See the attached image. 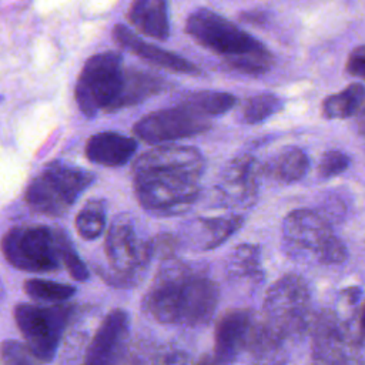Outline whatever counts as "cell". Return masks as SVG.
I'll return each mask as SVG.
<instances>
[{
    "mask_svg": "<svg viewBox=\"0 0 365 365\" xmlns=\"http://www.w3.org/2000/svg\"><path fill=\"white\" fill-rule=\"evenodd\" d=\"M125 73L123 56L114 50L88 57L74 87L78 110L87 118L96 117L101 110L110 113L123 91Z\"/></svg>",
    "mask_w": 365,
    "mask_h": 365,
    "instance_id": "cell-9",
    "label": "cell"
},
{
    "mask_svg": "<svg viewBox=\"0 0 365 365\" xmlns=\"http://www.w3.org/2000/svg\"><path fill=\"white\" fill-rule=\"evenodd\" d=\"M314 317L311 291L302 277L287 274L268 288L262 319L285 342L291 344L311 331Z\"/></svg>",
    "mask_w": 365,
    "mask_h": 365,
    "instance_id": "cell-6",
    "label": "cell"
},
{
    "mask_svg": "<svg viewBox=\"0 0 365 365\" xmlns=\"http://www.w3.org/2000/svg\"><path fill=\"white\" fill-rule=\"evenodd\" d=\"M356 117H358V124H359V130L365 134V101H364V104H362V107H361V110L358 111V114H356Z\"/></svg>",
    "mask_w": 365,
    "mask_h": 365,
    "instance_id": "cell-36",
    "label": "cell"
},
{
    "mask_svg": "<svg viewBox=\"0 0 365 365\" xmlns=\"http://www.w3.org/2000/svg\"><path fill=\"white\" fill-rule=\"evenodd\" d=\"M130 317L124 309H111L94 332L84 355V365H120L127 349Z\"/></svg>",
    "mask_w": 365,
    "mask_h": 365,
    "instance_id": "cell-13",
    "label": "cell"
},
{
    "mask_svg": "<svg viewBox=\"0 0 365 365\" xmlns=\"http://www.w3.org/2000/svg\"><path fill=\"white\" fill-rule=\"evenodd\" d=\"M1 365H43L26 344L16 339H4L1 344Z\"/></svg>",
    "mask_w": 365,
    "mask_h": 365,
    "instance_id": "cell-30",
    "label": "cell"
},
{
    "mask_svg": "<svg viewBox=\"0 0 365 365\" xmlns=\"http://www.w3.org/2000/svg\"><path fill=\"white\" fill-rule=\"evenodd\" d=\"M185 31L241 74L261 76L272 67V54L259 40L210 9L192 10L185 20Z\"/></svg>",
    "mask_w": 365,
    "mask_h": 365,
    "instance_id": "cell-3",
    "label": "cell"
},
{
    "mask_svg": "<svg viewBox=\"0 0 365 365\" xmlns=\"http://www.w3.org/2000/svg\"><path fill=\"white\" fill-rule=\"evenodd\" d=\"M218 198L227 207L250 208L258 197V165L251 154H240L222 170L217 184Z\"/></svg>",
    "mask_w": 365,
    "mask_h": 365,
    "instance_id": "cell-14",
    "label": "cell"
},
{
    "mask_svg": "<svg viewBox=\"0 0 365 365\" xmlns=\"http://www.w3.org/2000/svg\"><path fill=\"white\" fill-rule=\"evenodd\" d=\"M241 215L225 217H200L192 227L188 228L187 235L201 250H214L232 237L242 225Z\"/></svg>",
    "mask_w": 365,
    "mask_h": 365,
    "instance_id": "cell-20",
    "label": "cell"
},
{
    "mask_svg": "<svg viewBox=\"0 0 365 365\" xmlns=\"http://www.w3.org/2000/svg\"><path fill=\"white\" fill-rule=\"evenodd\" d=\"M349 167V157L338 150L325 151L319 160L318 171L324 178H331L342 174Z\"/></svg>",
    "mask_w": 365,
    "mask_h": 365,
    "instance_id": "cell-31",
    "label": "cell"
},
{
    "mask_svg": "<svg viewBox=\"0 0 365 365\" xmlns=\"http://www.w3.org/2000/svg\"><path fill=\"white\" fill-rule=\"evenodd\" d=\"M70 237L61 228L47 225H17L1 240L6 261L26 272H51L63 265V254Z\"/></svg>",
    "mask_w": 365,
    "mask_h": 365,
    "instance_id": "cell-7",
    "label": "cell"
},
{
    "mask_svg": "<svg viewBox=\"0 0 365 365\" xmlns=\"http://www.w3.org/2000/svg\"><path fill=\"white\" fill-rule=\"evenodd\" d=\"M241 19L248 21V23H254V24H262L265 23L267 17H265V11L262 10H251V11H245L241 14Z\"/></svg>",
    "mask_w": 365,
    "mask_h": 365,
    "instance_id": "cell-34",
    "label": "cell"
},
{
    "mask_svg": "<svg viewBox=\"0 0 365 365\" xmlns=\"http://www.w3.org/2000/svg\"><path fill=\"white\" fill-rule=\"evenodd\" d=\"M13 315L29 349L43 362H51L73 315V307L17 304Z\"/></svg>",
    "mask_w": 365,
    "mask_h": 365,
    "instance_id": "cell-11",
    "label": "cell"
},
{
    "mask_svg": "<svg viewBox=\"0 0 365 365\" xmlns=\"http://www.w3.org/2000/svg\"><path fill=\"white\" fill-rule=\"evenodd\" d=\"M359 334L362 338H365V304L359 314Z\"/></svg>",
    "mask_w": 365,
    "mask_h": 365,
    "instance_id": "cell-37",
    "label": "cell"
},
{
    "mask_svg": "<svg viewBox=\"0 0 365 365\" xmlns=\"http://www.w3.org/2000/svg\"><path fill=\"white\" fill-rule=\"evenodd\" d=\"M346 71L356 77L365 80V46L355 47L346 60Z\"/></svg>",
    "mask_w": 365,
    "mask_h": 365,
    "instance_id": "cell-33",
    "label": "cell"
},
{
    "mask_svg": "<svg viewBox=\"0 0 365 365\" xmlns=\"http://www.w3.org/2000/svg\"><path fill=\"white\" fill-rule=\"evenodd\" d=\"M107 205L101 198L88 200L76 217V230L84 240H96L106 230Z\"/></svg>",
    "mask_w": 365,
    "mask_h": 365,
    "instance_id": "cell-26",
    "label": "cell"
},
{
    "mask_svg": "<svg viewBox=\"0 0 365 365\" xmlns=\"http://www.w3.org/2000/svg\"><path fill=\"white\" fill-rule=\"evenodd\" d=\"M359 334L349 319L332 309H322L311 325L312 365H365Z\"/></svg>",
    "mask_w": 365,
    "mask_h": 365,
    "instance_id": "cell-10",
    "label": "cell"
},
{
    "mask_svg": "<svg viewBox=\"0 0 365 365\" xmlns=\"http://www.w3.org/2000/svg\"><path fill=\"white\" fill-rule=\"evenodd\" d=\"M282 245L294 259H315L335 265L346 259L345 244L334 234L328 218L314 210L299 208L282 221Z\"/></svg>",
    "mask_w": 365,
    "mask_h": 365,
    "instance_id": "cell-5",
    "label": "cell"
},
{
    "mask_svg": "<svg viewBox=\"0 0 365 365\" xmlns=\"http://www.w3.org/2000/svg\"><path fill=\"white\" fill-rule=\"evenodd\" d=\"M93 181V173L56 160L30 180L24 201L34 212L58 217L73 207Z\"/></svg>",
    "mask_w": 365,
    "mask_h": 365,
    "instance_id": "cell-8",
    "label": "cell"
},
{
    "mask_svg": "<svg viewBox=\"0 0 365 365\" xmlns=\"http://www.w3.org/2000/svg\"><path fill=\"white\" fill-rule=\"evenodd\" d=\"M211 121L197 110L177 103L174 107L153 111L140 118L133 133L148 144H161L180 138H188L207 131Z\"/></svg>",
    "mask_w": 365,
    "mask_h": 365,
    "instance_id": "cell-12",
    "label": "cell"
},
{
    "mask_svg": "<svg viewBox=\"0 0 365 365\" xmlns=\"http://www.w3.org/2000/svg\"><path fill=\"white\" fill-rule=\"evenodd\" d=\"M192 365H217V361H215L214 355H211V354H204V355H201V356L195 361V364H192Z\"/></svg>",
    "mask_w": 365,
    "mask_h": 365,
    "instance_id": "cell-35",
    "label": "cell"
},
{
    "mask_svg": "<svg viewBox=\"0 0 365 365\" xmlns=\"http://www.w3.org/2000/svg\"><path fill=\"white\" fill-rule=\"evenodd\" d=\"M257 315L250 309H231L217 322L214 358L217 365H234L245 354Z\"/></svg>",
    "mask_w": 365,
    "mask_h": 365,
    "instance_id": "cell-15",
    "label": "cell"
},
{
    "mask_svg": "<svg viewBox=\"0 0 365 365\" xmlns=\"http://www.w3.org/2000/svg\"><path fill=\"white\" fill-rule=\"evenodd\" d=\"M227 275L234 281L258 284L264 278L261 265V250L255 244H240L228 257Z\"/></svg>",
    "mask_w": 365,
    "mask_h": 365,
    "instance_id": "cell-23",
    "label": "cell"
},
{
    "mask_svg": "<svg viewBox=\"0 0 365 365\" xmlns=\"http://www.w3.org/2000/svg\"><path fill=\"white\" fill-rule=\"evenodd\" d=\"M104 255L107 267L97 268L100 277L113 287H134L143 279L154 255L153 240L141 238L131 217L120 214L107 231Z\"/></svg>",
    "mask_w": 365,
    "mask_h": 365,
    "instance_id": "cell-4",
    "label": "cell"
},
{
    "mask_svg": "<svg viewBox=\"0 0 365 365\" xmlns=\"http://www.w3.org/2000/svg\"><path fill=\"white\" fill-rule=\"evenodd\" d=\"M137 141L133 137L117 131H101L93 134L84 147V154L88 161L103 167H123L134 155Z\"/></svg>",
    "mask_w": 365,
    "mask_h": 365,
    "instance_id": "cell-17",
    "label": "cell"
},
{
    "mask_svg": "<svg viewBox=\"0 0 365 365\" xmlns=\"http://www.w3.org/2000/svg\"><path fill=\"white\" fill-rule=\"evenodd\" d=\"M178 103H182L210 118L212 115H221L231 110L235 106L237 98L231 93L207 90L181 94Z\"/></svg>",
    "mask_w": 365,
    "mask_h": 365,
    "instance_id": "cell-25",
    "label": "cell"
},
{
    "mask_svg": "<svg viewBox=\"0 0 365 365\" xmlns=\"http://www.w3.org/2000/svg\"><path fill=\"white\" fill-rule=\"evenodd\" d=\"M23 289L30 298L41 302H53L54 305L70 299L76 294L73 285L41 278L26 279Z\"/></svg>",
    "mask_w": 365,
    "mask_h": 365,
    "instance_id": "cell-27",
    "label": "cell"
},
{
    "mask_svg": "<svg viewBox=\"0 0 365 365\" xmlns=\"http://www.w3.org/2000/svg\"><path fill=\"white\" fill-rule=\"evenodd\" d=\"M309 168V158L302 148L287 147L269 157L261 173L274 181L292 184L304 178Z\"/></svg>",
    "mask_w": 365,
    "mask_h": 365,
    "instance_id": "cell-22",
    "label": "cell"
},
{
    "mask_svg": "<svg viewBox=\"0 0 365 365\" xmlns=\"http://www.w3.org/2000/svg\"><path fill=\"white\" fill-rule=\"evenodd\" d=\"M288 342L279 338L257 315L248 346L245 349V365H287L289 359Z\"/></svg>",
    "mask_w": 365,
    "mask_h": 365,
    "instance_id": "cell-18",
    "label": "cell"
},
{
    "mask_svg": "<svg viewBox=\"0 0 365 365\" xmlns=\"http://www.w3.org/2000/svg\"><path fill=\"white\" fill-rule=\"evenodd\" d=\"M168 87V83L161 76H157L151 71L127 68L123 91L110 113L140 104L144 100L163 93Z\"/></svg>",
    "mask_w": 365,
    "mask_h": 365,
    "instance_id": "cell-21",
    "label": "cell"
},
{
    "mask_svg": "<svg viewBox=\"0 0 365 365\" xmlns=\"http://www.w3.org/2000/svg\"><path fill=\"white\" fill-rule=\"evenodd\" d=\"M113 37L125 50H128L130 53L138 56L140 58H143L154 66L163 67V68L170 70L177 74H187V76H200L201 74V68L198 66H195L192 61L187 60L185 57H182L177 53L157 47L154 44L143 40L141 37H138L134 31H131L124 24H117L113 29Z\"/></svg>",
    "mask_w": 365,
    "mask_h": 365,
    "instance_id": "cell-16",
    "label": "cell"
},
{
    "mask_svg": "<svg viewBox=\"0 0 365 365\" xmlns=\"http://www.w3.org/2000/svg\"><path fill=\"white\" fill-rule=\"evenodd\" d=\"M218 298L217 284L202 268L171 258L155 274L143 308L161 324L194 328L211 321Z\"/></svg>",
    "mask_w": 365,
    "mask_h": 365,
    "instance_id": "cell-2",
    "label": "cell"
},
{
    "mask_svg": "<svg viewBox=\"0 0 365 365\" xmlns=\"http://www.w3.org/2000/svg\"><path fill=\"white\" fill-rule=\"evenodd\" d=\"M365 101V87L354 83L342 91L327 97L322 101V114L329 120H341L356 115Z\"/></svg>",
    "mask_w": 365,
    "mask_h": 365,
    "instance_id": "cell-24",
    "label": "cell"
},
{
    "mask_svg": "<svg viewBox=\"0 0 365 365\" xmlns=\"http://www.w3.org/2000/svg\"><path fill=\"white\" fill-rule=\"evenodd\" d=\"M284 107V100L274 93H261L252 96L241 108V121L244 124H258L277 114Z\"/></svg>",
    "mask_w": 365,
    "mask_h": 365,
    "instance_id": "cell-28",
    "label": "cell"
},
{
    "mask_svg": "<svg viewBox=\"0 0 365 365\" xmlns=\"http://www.w3.org/2000/svg\"><path fill=\"white\" fill-rule=\"evenodd\" d=\"M128 21L143 34L155 40L170 37V19L167 3L163 0H137L127 10Z\"/></svg>",
    "mask_w": 365,
    "mask_h": 365,
    "instance_id": "cell-19",
    "label": "cell"
},
{
    "mask_svg": "<svg viewBox=\"0 0 365 365\" xmlns=\"http://www.w3.org/2000/svg\"><path fill=\"white\" fill-rule=\"evenodd\" d=\"M135 365H191L188 352L174 345L148 348L135 355Z\"/></svg>",
    "mask_w": 365,
    "mask_h": 365,
    "instance_id": "cell-29",
    "label": "cell"
},
{
    "mask_svg": "<svg viewBox=\"0 0 365 365\" xmlns=\"http://www.w3.org/2000/svg\"><path fill=\"white\" fill-rule=\"evenodd\" d=\"M204 155L188 145H160L133 163V185L140 205L154 215L187 211L198 198Z\"/></svg>",
    "mask_w": 365,
    "mask_h": 365,
    "instance_id": "cell-1",
    "label": "cell"
},
{
    "mask_svg": "<svg viewBox=\"0 0 365 365\" xmlns=\"http://www.w3.org/2000/svg\"><path fill=\"white\" fill-rule=\"evenodd\" d=\"M63 265L68 271L73 279L76 281H87L90 277V271L87 265L83 262V259L77 255L73 244L70 242L63 254Z\"/></svg>",
    "mask_w": 365,
    "mask_h": 365,
    "instance_id": "cell-32",
    "label": "cell"
}]
</instances>
